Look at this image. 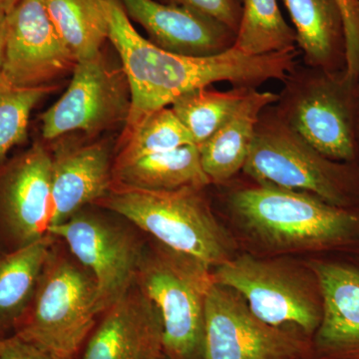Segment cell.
<instances>
[{
	"label": "cell",
	"mask_w": 359,
	"mask_h": 359,
	"mask_svg": "<svg viewBox=\"0 0 359 359\" xmlns=\"http://www.w3.org/2000/svg\"><path fill=\"white\" fill-rule=\"evenodd\" d=\"M101 4L108 39L121 58L129 85L131 105L125 130L192 90L218 82L257 89L269 80L283 81L297 65L301 53L297 49L256 56L233 47L210 57L179 55L161 49L139 34L119 0H101Z\"/></svg>",
	"instance_id": "1"
},
{
	"label": "cell",
	"mask_w": 359,
	"mask_h": 359,
	"mask_svg": "<svg viewBox=\"0 0 359 359\" xmlns=\"http://www.w3.org/2000/svg\"><path fill=\"white\" fill-rule=\"evenodd\" d=\"M224 203L243 235L266 252L359 247V205L339 207L313 194L252 179L249 184L230 187Z\"/></svg>",
	"instance_id": "2"
},
{
	"label": "cell",
	"mask_w": 359,
	"mask_h": 359,
	"mask_svg": "<svg viewBox=\"0 0 359 359\" xmlns=\"http://www.w3.org/2000/svg\"><path fill=\"white\" fill-rule=\"evenodd\" d=\"M205 189L150 191L112 183L95 204L129 219L161 245L212 269L233 257L235 244L212 212Z\"/></svg>",
	"instance_id": "3"
},
{
	"label": "cell",
	"mask_w": 359,
	"mask_h": 359,
	"mask_svg": "<svg viewBox=\"0 0 359 359\" xmlns=\"http://www.w3.org/2000/svg\"><path fill=\"white\" fill-rule=\"evenodd\" d=\"M283 83L273 104L280 119L330 159L359 164V82L297 65Z\"/></svg>",
	"instance_id": "4"
},
{
	"label": "cell",
	"mask_w": 359,
	"mask_h": 359,
	"mask_svg": "<svg viewBox=\"0 0 359 359\" xmlns=\"http://www.w3.org/2000/svg\"><path fill=\"white\" fill-rule=\"evenodd\" d=\"M243 172L259 183L313 194L339 207L359 205V164L321 154L280 119L273 105L259 115Z\"/></svg>",
	"instance_id": "5"
},
{
	"label": "cell",
	"mask_w": 359,
	"mask_h": 359,
	"mask_svg": "<svg viewBox=\"0 0 359 359\" xmlns=\"http://www.w3.org/2000/svg\"><path fill=\"white\" fill-rule=\"evenodd\" d=\"M210 268L160 245L142 254L136 285L159 309L163 347L169 359H203Z\"/></svg>",
	"instance_id": "6"
},
{
	"label": "cell",
	"mask_w": 359,
	"mask_h": 359,
	"mask_svg": "<svg viewBox=\"0 0 359 359\" xmlns=\"http://www.w3.org/2000/svg\"><path fill=\"white\" fill-rule=\"evenodd\" d=\"M98 316L93 278L52 250L16 337L57 359H73Z\"/></svg>",
	"instance_id": "7"
},
{
	"label": "cell",
	"mask_w": 359,
	"mask_h": 359,
	"mask_svg": "<svg viewBox=\"0 0 359 359\" xmlns=\"http://www.w3.org/2000/svg\"><path fill=\"white\" fill-rule=\"evenodd\" d=\"M212 273L215 282L242 295L250 311L269 325H294L309 339L320 327L323 306L318 280L299 269L242 255Z\"/></svg>",
	"instance_id": "8"
},
{
	"label": "cell",
	"mask_w": 359,
	"mask_h": 359,
	"mask_svg": "<svg viewBox=\"0 0 359 359\" xmlns=\"http://www.w3.org/2000/svg\"><path fill=\"white\" fill-rule=\"evenodd\" d=\"M311 340L273 327L236 290L212 282L205 297L203 359H308Z\"/></svg>",
	"instance_id": "9"
},
{
	"label": "cell",
	"mask_w": 359,
	"mask_h": 359,
	"mask_svg": "<svg viewBox=\"0 0 359 359\" xmlns=\"http://www.w3.org/2000/svg\"><path fill=\"white\" fill-rule=\"evenodd\" d=\"M67 90L41 115L42 136L54 140L70 132L94 134L126 122L131 98L124 71L111 68L102 52L78 61Z\"/></svg>",
	"instance_id": "10"
},
{
	"label": "cell",
	"mask_w": 359,
	"mask_h": 359,
	"mask_svg": "<svg viewBox=\"0 0 359 359\" xmlns=\"http://www.w3.org/2000/svg\"><path fill=\"white\" fill-rule=\"evenodd\" d=\"M48 233L65 240L91 273L98 314L105 313L136 283L143 250L121 229L79 212L65 223L49 226Z\"/></svg>",
	"instance_id": "11"
},
{
	"label": "cell",
	"mask_w": 359,
	"mask_h": 359,
	"mask_svg": "<svg viewBox=\"0 0 359 359\" xmlns=\"http://www.w3.org/2000/svg\"><path fill=\"white\" fill-rule=\"evenodd\" d=\"M76 63L52 23L43 0H18L7 13L1 79L18 87L46 86L73 71Z\"/></svg>",
	"instance_id": "12"
},
{
	"label": "cell",
	"mask_w": 359,
	"mask_h": 359,
	"mask_svg": "<svg viewBox=\"0 0 359 359\" xmlns=\"http://www.w3.org/2000/svg\"><path fill=\"white\" fill-rule=\"evenodd\" d=\"M125 13L145 29L161 49L192 57H210L230 50L237 33L221 21L188 7L158 0H119Z\"/></svg>",
	"instance_id": "13"
},
{
	"label": "cell",
	"mask_w": 359,
	"mask_h": 359,
	"mask_svg": "<svg viewBox=\"0 0 359 359\" xmlns=\"http://www.w3.org/2000/svg\"><path fill=\"white\" fill-rule=\"evenodd\" d=\"M309 266L318 280L323 306L311 355L359 359V266L330 259H314Z\"/></svg>",
	"instance_id": "14"
},
{
	"label": "cell",
	"mask_w": 359,
	"mask_h": 359,
	"mask_svg": "<svg viewBox=\"0 0 359 359\" xmlns=\"http://www.w3.org/2000/svg\"><path fill=\"white\" fill-rule=\"evenodd\" d=\"M52 157L35 144L9 167L0 181V215L20 247L48 233Z\"/></svg>",
	"instance_id": "15"
},
{
	"label": "cell",
	"mask_w": 359,
	"mask_h": 359,
	"mask_svg": "<svg viewBox=\"0 0 359 359\" xmlns=\"http://www.w3.org/2000/svg\"><path fill=\"white\" fill-rule=\"evenodd\" d=\"M82 359H158L164 354L159 309L135 283L105 313Z\"/></svg>",
	"instance_id": "16"
},
{
	"label": "cell",
	"mask_w": 359,
	"mask_h": 359,
	"mask_svg": "<svg viewBox=\"0 0 359 359\" xmlns=\"http://www.w3.org/2000/svg\"><path fill=\"white\" fill-rule=\"evenodd\" d=\"M110 152L103 143L61 149L52 157L49 226L65 223L87 204H95L113 183Z\"/></svg>",
	"instance_id": "17"
},
{
	"label": "cell",
	"mask_w": 359,
	"mask_h": 359,
	"mask_svg": "<svg viewBox=\"0 0 359 359\" xmlns=\"http://www.w3.org/2000/svg\"><path fill=\"white\" fill-rule=\"evenodd\" d=\"M297 34L304 65L327 72L346 67L344 16L337 0H282Z\"/></svg>",
	"instance_id": "18"
},
{
	"label": "cell",
	"mask_w": 359,
	"mask_h": 359,
	"mask_svg": "<svg viewBox=\"0 0 359 359\" xmlns=\"http://www.w3.org/2000/svg\"><path fill=\"white\" fill-rule=\"evenodd\" d=\"M278 99V93L252 89L230 119L211 138L198 146L203 170L212 184L223 185L243 171L259 115Z\"/></svg>",
	"instance_id": "19"
},
{
	"label": "cell",
	"mask_w": 359,
	"mask_h": 359,
	"mask_svg": "<svg viewBox=\"0 0 359 359\" xmlns=\"http://www.w3.org/2000/svg\"><path fill=\"white\" fill-rule=\"evenodd\" d=\"M52 252L49 233L0 257V339L18 330L36 292L40 276Z\"/></svg>",
	"instance_id": "20"
},
{
	"label": "cell",
	"mask_w": 359,
	"mask_h": 359,
	"mask_svg": "<svg viewBox=\"0 0 359 359\" xmlns=\"http://www.w3.org/2000/svg\"><path fill=\"white\" fill-rule=\"evenodd\" d=\"M113 183L150 191H175L183 188L205 189L211 185L195 144L146 156L113 168Z\"/></svg>",
	"instance_id": "21"
},
{
	"label": "cell",
	"mask_w": 359,
	"mask_h": 359,
	"mask_svg": "<svg viewBox=\"0 0 359 359\" xmlns=\"http://www.w3.org/2000/svg\"><path fill=\"white\" fill-rule=\"evenodd\" d=\"M58 34L78 61L95 57L108 39L101 0H43Z\"/></svg>",
	"instance_id": "22"
},
{
	"label": "cell",
	"mask_w": 359,
	"mask_h": 359,
	"mask_svg": "<svg viewBox=\"0 0 359 359\" xmlns=\"http://www.w3.org/2000/svg\"><path fill=\"white\" fill-rule=\"evenodd\" d=\"M233 47L256 56L297 50V34L283 18L278 0H243Z\"/></svg>",
	"instance_id": "23"
},
{
	"label": "cell",
	"mask_w": 359,
	"mask_h": 359,
	"mask_svg": "<svg viewBox=\"0 0 359 359\" xmlns=\"http://www.w3.org/2000/svg\"><path fill=\"white\" fill-rule=\"evenodd\" d=\"M252 89L233 87L222 91L210 85L187 92L170 107L190 132L194 143L199 146L230 119Z\"/></svg>",
	"instance_id": "24"
},
{
	"label": "cell",
	"mask_w": 359,
	"mask_h": 359,
	"mask_svg": "<svg viewBox=\"0 0 359 359\" xmlns=\"http://www.w3.org/2000/svg\"><path fill=\"white\" fill-rule=\"evenodd\" d=\"M190 144H195L190 132L171 107L161 108L145 116L132 128L124 130L113 168Z\"/></svg>",
	"instance_id": "25"
},
{
	"label": "cell",
	"mask_w": 359,
	"mask_h": 359,
	"mask_svg": "<svg viewBox=\"0 0 359 359\" xmlns=\"http://www.w3.org/2000/svg\"><path fill=\"white\" fill-rule=\"evenodd\" d=\"M53 87L13 86L0 78V163L25 140L32 110Z\"/></svg>",
	"instance_id": "26"
},
{
	"label": "cell",
	"mask_w": 359,
	"mask_h": 359,
	"mask_svg": "<svg viewBox=\"0 0 359 359\" xmlns=\"http://www.w3.org/2000/svg\"><path fill=\"white\" fill-rule=\"evenodd\" d=\"M158 1L194 9L198 13L221 21L233 32H238L241 16H242V4H240L238 0H158Z\"/></svg>",
	"instance_id": "27"
},
{
	"label": "cell",
	"mask_w": 359,
	"mask_h": 359,
	"mask_svg": "<svg viewBox=\"0 0 359 359\" xmlns=\"http://www.w3.org/2000/svg\"><path fill=\"white\" fill-rule=\"evenodd\" d=\"M344 16L346 37V73L359 82V0H337Z\"/></svg>",
	"instance_id": "28"
},
{
	"label": "cell",
	"mask_w": 359,
	"mask_h": 359,
	"mask_svg": "<svg viewBox=\"0 0 359 359\" xmlns=\"http://www.w3.org/2000/svg\"><path fill=\"white\" fill-rule=\"evenodd\" d=\"M0 359H57L45 353L32 344L13 337L7 339L6 344L0 353Z\"/></svg>",
	"instance_id": "29"
},
{
	"label": "cell",
	"mask_w": 359,
	"mask_h": 359,
	"mask_svg": "<svg viewBox=\"0 0 359 359\" xmlns=\"http://www.w3.org/2000/svg\"><path fill=\"white\" fill-rule=\"evenodd\" d=\"M7 32V11L0 8V78L4 69Z\"/></svg>",
	"instance_id": "30"
},
{
	"label": "cell",
	"mask_w": 359,
	"mask_h": 359,
	"mask_svg": "<svg viewBox=\"0 0 359 359\" xmlns=\"http://www.w3.org/2000/svg\"><path fill=\"white\" fill-rule=\"evenodd\" d=\"M16 1L18 0H0V8L4 9L8 13Z\"/></svg>",
	"instance_id": "31"
},
{
	"label": "cell",
	"mask_w": 359,
	"mask_h": 359,
	"mask_svg": "<svg viewBox=\"0 0 359 359\" xmlns=\"http://www.w3.org/2000/svg\"><path fill=\"white\" fill-rule=\"evenodd\" d=\"M7 339H8V337H6V339H0V353H1L4 346H6Z\"/></svg>",
	"instance_id": "32"
},
{
	"label": "cell",
	"mask_w": 359,
	"mask_h": 359,
	"mask_svg": "<svg viewBox=\"0 0 359 359\" xmlns=\"http://www.w3.org/2000/svg\"><path fill=\"white\" fill-rule=\"evenodd\" d=\"M158 359H169V358H168L167 356L163 355L162 358H160Z\"/></svg>",
	"instance_id": "33"
},
{
	"label": "cell",
	"mask_w": 359,
	"mask_h": 359,
	"mask_svg": "<svg viewBox=\"0 0 359 359\" xmlns=\"http://www.w3.org/2000/svg\"><path fill=\"white\" fill-rule=\"evenodd\" d=\"M238 2H240V4H243V0H238Z\"/></svg>",
	"instance_id": "34"
}]
</instances>
